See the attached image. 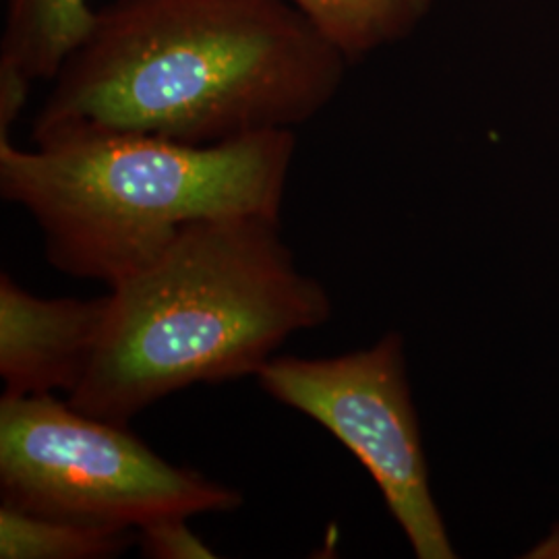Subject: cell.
<instances>
[{"label":"cell","instance_id":"cell-12","mask_svg":"<svg viewBox=\"0 0 559 559\" xmlns=\"http://www.w3.org/2000/svg\"><path fill=\"white\" fill-rule=\"evenodd\" d=\"M526 558L533 559H559V528H556L547 539L535 547Z\"/></svg>","mask_w":559,"mask_h":559},{"label":"cell","instance_id":"cell-6","mask_svg":"<svg viewBox=\"0 0 559 559\" xmlns=\"http://www.w3.org/2000/svg\"><path fill=\"white\" fill-rule=\"evenodd\" d=\"M108 295L41 299L0 276V378L4 396L78 390L100 344Z\"/></svg>","mask_w":559,"mask_h":559},{"label":"cell","instance_id":"cell-11","mask_svg":"<svg viewBox=\"0 0 559 559\" xmlns=\"http://www.w3.org/2000/svg\"><path fill=\"white\" fill-rule=\"evenodd\" d=\"M34 80L23 71L0 64V140H9L11 127L20 120L25 108Z\"/></svg>","mask_w":559,"mask_h":559},{"label":"cell","instance_id":"cell-1","mask_svg":"<svg viewBox=\"0 0 559 559\" xmlns=\"http://www.w3.org/2000/svg\"><path fill=\"white\" fill-rule=\"evenodd\" d=\"M346 62L288 0H115L52 80L32 141L293 129L338 94Z\"/></svg>","mask_w":559,"mask_h":559},{"label":"cell","instance_id":"cell-2","mask_svg":"<svg viewBox=\"0 0 559 559\" xmlns=\"http://www.w3.org/2000/svg\"><path fill=\"white\" fill-rule=\"evenodd\" d=\"M330 316L325 286L297 265L280 218L198 222L110 288L98 350L67 400L129 425L180 390L255 376L286 340Z\"/></svg>","mask_w":559,"mask_h":559},{"label":"cell","instance_id":"cell-3","mask_svg":"<svg viewBox=\"0 0 559 559\" xmlns=\"http://www.w3.org/2000/svg\"><path fill=\"white\" fill-rule=\"evenodd\" d=\"M295 147L293 129L210 145L94 135L20 150L0 140V195L36 221L59 272L112 288L198 222L280 218Z\"/></svg>","mask_w":559,"mask_h":559},{"label":"cell","instance_id":"cell-5","mask_svg":"<svg viewBox=\"0 0 559 559\" xmlns=\"http://www.w3.org/2000/svg\"><path fill=\"white\" fill-rule=\"evenodd\" d=\"M255 378L267 396L320 423L359 459L417 558L456 556L429 489L399 334L338 357H272Z\"/></svg>","mask_w":559,"mask_h":559},{"label":"cell","instance_id":"cell-4","mask_svg":"<svg viewBox=\"0 0 559 559\" xmlns=\"http://www.w3.org/2000/svg\"><path fill=\"white\" fill-rule=\"evenodd\" d=\"M0 503L94 526L233 512L242 493L52 394L0 400Z\"/></svg>","mask_w":559,"mask_h":559},{"label":"cell","instance_id":"cell-8","mask_svg":"<svg viewBox=\"0 0 559 559\" xmlns=\"http://www.w3.org/2000/svg\"><path fill=\"white\" fill-rule=\"evenodd\" d=\"M138 545L135 528L52 519L0 503V558L108 559Z\"/></svg>","mask_w":559,"mask_h":559},{"label":"cell","instance_id":"cell-9","mask_svg":"<svg viewBox=\"0 0 559 559\" xmlns=\"http://www.w3.org/2000/svg\"><path fill=\"white\" fill-rule=\"evenodd\" d=\"M348 60L406 36L431 0H288Z\"/></svg>","mask_w":559,"mask_h":559},{"label":"cell","instance_id":"cell-7","mask_svg":"<svg viewBox=\"0 0 559 559\" xmlns=\"http://www.w3.org/2000/svg\"><path fill=\"white\" fill-rule=\"evenodd\" d=\"M96 20L90 0H7L0 64L34 81H52L87 40Z\"/></svg>","mask_w":559,"mask_h":559},{"label":"cell","instance_id":"cell-10","mask_svg":"<svg viewBox=\"0 0 559 559\" xmlns=\"http://www.w3.org/2000/svg\"><path fill=\"white\" fill-rule=\"evenodd\" d=\"M141 556L150 559H214L212 547L191 531L187 516L150 520L138 528Z\"/></svg>","mask_w":559,"mask_h":559}]
</instances>
